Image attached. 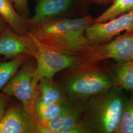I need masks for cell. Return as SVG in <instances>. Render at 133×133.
Listing matches in <instances>:
<instances>
[{
	"label": "cell",
	"instance_id": "cell-4",
	"mask_svg": "<svg viewBox=\"0 0 133 133\" xmlns=\"http://www.w3.org/2000/svg\"><path fill=\"white\" fill-rule=\"evenodd\" d=\"M36 71V60L34 58H30L2 90L6 95L19 100L34 117L38 85Z\"/></svg>",
	"mask_w": 133,
	"mask_h": 133
},
{
	"label": "cell",
	"instance_id": "cell-24",
	"mask_svg": "<svg viewBox=\"0 0 133 133\" xmlns=\"http://www.w3.org/2000/svg\"><path fill=\"white\" fill-rule=\"evenodd\" d=\"M112 0H91V3H94L97 5H107L110 3Z\"/></svg>",
	"mask_w": 133,
	"mask_h": 133
},
{
	"label": "cell",
	"instance_id": "cell-10",
	"mask_svg": "<svg viewBox=\"0 0 133 133\" xmlns=\"http://www.w3.org/2000/svg\"><path fill=\"white\" fill-rule=\"evenodd\" d=\"M38 123L22 104H9L1 121L0 133H37Z\"/></svg>",
	"mask_w": 133,
	"mask_h": 133
},
{
	"label": "cell",
	"instance_id": "cell-19",
	"mask_svg": "<svg viewBox=\"0 0 133 133\" xmlns=\"http://www.w3.org/2000/svg\"><path fill=\"white\" fill-rule=\"evenodd\" d=\"M15 9L20 15L25 18H29V8L28 0H11Z\"/></svg>",
	"mask_w": 133,
	"mask_h": 133
},
{
	"label": "cell",
	"instance_id": "cell-7",
	"mask_svg": "<svg viewBox=\"0 0 133 133\" xmlns=\"http://www.w3.org/2000/svg\"><path fill=\"white\" fill-rule=\"evenodd\" d=\"M91 0H36L32 22L57 18H76L86 15Z\"/></svg>",
	"mask_w": 133,
	"mask_h": 133
},
{
	"label": "cell",
	"instance_id": "cell-17",
	"mask_svg": "<svg viewBox=\"0 0 133 133\" xmlns=\"http://www.w3.org/2000/svg\"><path fill=\"white\" fill-rule=\"evenodd\" d=\"M68 99L59 101L43 108L36 109L34 111V118L38 123L45 124L54 119L62 111Z\"/></svg>",
	"mask_w": 133,
	"mask_h": 133
},
{
	"label": "cell",
	"instance_id": "cell-8",
	"mask_svg": "<svg viewBox=\"0 0 133 133\" xmlns=\"http://www.w3.org/2000/svg\"><path fill=\"white\" fill-rule=\"evenodd\" d=\"M133 31V10L105 22H95L86 31L90 44L107 43L124 31Z\"/></svg>",
	"mask_w": 133,
	"mask_h": 133
},
{
	"label": "cell",
	"instance_id": "cell-15",
	"mask_svg": "<svg viewBox=\"0 0 133 133\" xmlns=\"http://www.w3.org/2000/svg\"><path fill=\"white\" fill-rule=\"evenodd\" d=\"M30 58L23 55L9 61L0 62V91H2L20 68Z\"/></svg>",
	"mask_w": 133,
	"mask_h": 133
},
{
	"label": "cell",
	"instance_id": "cell-20",
	"mask_svg": "<svg viewBox=\"0 0 133 133\" xmlns=\"http://www.w3.org/2000/svg\"><path fill=\"white\" fill-rule=\"evenodd\" d=\"M10 96L3 92H0V121L10 103Z\"/></svg>",
	"mask_w": 133,
	"mask_h": 133
},
{
	"label": "cell",
	"instance_id": "cell-11",
	"mask_svg": "<svg viewBox=\"0 0 133 133\" xmlns=\"http://www.w3.org/2000/svg\"><path fill=\"white\" fill-rule=\"evenodd\" d=\"M83 104L72 103L69 100L64 105L62 111L57 117L45 124L54 133L64 129L81 123L82 117Z\"/></svg>",
	"mask_w": 133,
	"mask_h": 133
},
{
	"label": "cell",
	"instance_id": "cell-5",
	"mask_svg": "<svg viewBox=\"0 0 133 133\" xmlns=\"http://www.w3.org/2000/svg\"><path fill=\"white\" fill-rule=\"evenodd\" d=\"M78 55L82 63L102 62L110 59L116 62L132 60L133 31H126L107 43L90 44Z\"/></svg>",
	"mask_w": 133,
	"mask_h": 133
},
{
	"label": "cell",
	"instance_id": "cell-13",
	"mask_svg": "<svg viewBox=\"0 0 133 133\" xmlns=\"http://www.w3.org/2000/svg\"><path fill=\"white\" fill-rule=\"evenodd\" d=\"M109 71L115 87L133 92V61L113 62L109 60L102 61Z\"/></svg>",
	"mask_w": 133,
	"mask_h": 133
},
{
	"label": "cell",
	"instance_id": "cell-9",
	"mask_svg": "<svg viewBox=\"0 0 133 133\" xmlns=\"http://www.w3.org/2000/svg\"><path fill=\"white\" fill-rule=\"evenodd\" d=\"M37 51V44L29 32L19 35L9 26L0 35V55L12 59L21 55L34 58Z\"/></svg>",
	"mask_w": 133,
	"mask_h": 133
},
{
	"label": "cell",
	"instance_id": "cell-25",
	"mask_svg": "<svg viewBox=\"0 0 133 133\" xmlns=\"http://www.w3.org/2000/svg\"><path fill=\"white\" fill-rule=\"evenodd\" d=\"M132 60H133V59H132Z\"/></svg>",
	"mask_w": 133,
	"mask_h": 133
},
{
	"label": "cell",
	"instance_id": "cell-12",
	"mask_svg": "<svg viewBox=\"0 0 133 133\" xmlns=\"http://www.w3.org/2000/svg\"><path fill=\"white\" fill-rule=\"evenodd\" d=\"M66 99L54 78H42L38 81L37 85L34 111L50 104Z\"/></svg>",
	"mask_w": 133,
	"mask_h": 133
},
{
	"label": "cell",
	"instance_id": "cell-21",
	"mask_svg": "<svg viewBox=\"0 0 133 133\" xmlns=\"http://www.w3.org/2000/svg\"><path fill=\"white\" fill-rule=\"evenodd\" d=\"M58 133H86V131L81 123L71 127L64 129Z\"/></svg>",
	"mask_w": 133,
	"mask_h": 133
},
{
	"label": "cell",
	"instance_id": "cell-6",
	"mask_svg": "<svg viewBox=\"0 0 133 133\" xmlns=\"http://www.w3.org/2000/svg\"><path fill=\"white\" fill-rule=\"evenodd\" d=\"M37 46L34 59L36 62V78H53L60 71L82 63L78 55L61 52L38 41L30 33Z\"/></svg>",
	"mask_w": 133,
	"mask_h": 133
},
{
	"label": "cell",
	"instance_id": "cell-16",
	"mask_svg": "<svg viewBox=\"0 0 133 133\" xmlns=\"http://www.w3.org/2000/svg\"><path fill=\"white\" fill-rule=\"evenodd\" d=\"M112 4L99 16L95 22H105L133 10V0H112Z\"/></svg>",
	"mask_w": 133,
	"mask_h": 133
},
{
	"label": "cell",
	"instance_id": "cell-1",
	"mask_svg": "<svg viewBox=\"0 0 133 133\" xmlns=\"http://www.w3.org/2000/svg\"><path fill=\"white\" fill-rule=\"evenodd\" d=\"M91 14L76 18H57L32 22L28 32L40 42L59 51L78 55L90 44L86 29L94 23Z\"/></svg>",
	"mask_w": 133,
	"mask_h": 133
},
{
	"label": "cell",
	"instance_id": "cell-14",
	"mask_svg": "<svg viewBox=\"0 0 133 133\" xmlns=\"http://www.w3.org/2000/svg\"><path fill=\"white\" fill-rule=\"evenodd\" d=\"M0 16L16 33L19 35L28 33L31 20L20 14L11 0H0Z\"/></svg>",
	"mask_w": 133,
	"mask_h": 133
},
{
	"label": "cell",
	"instance_id": "cell-23",
	"mask_svg": "<svg viewBox=\"0 0 133 133\" xmlns=\"http://www.w3.org/2000/svg\"><path fill=\"white\" fill-rule=\"evenodd\" d=\"M9 25L7 24L4 19L0 16V35L4 31V30Z\"/></svg>",
	"mask_w": 133,
	"mask_h": 133
},
{
	"label": "cell",
	"instance_id": "cell-3",
	"mask_svg": "<svg viewBox=\"0 0 133 133\" xmlns=\"http://www.w3.org/2000/svg\"><path fill=\"white\" fill-rule=\"evenodd\" d=\"M127 97L114 87L92 97L84 104L81 123L86 133H114Z\"/></svg>",
	"mask_w": 133,
	"mask_h": 133
},
{
	"label": "cell",
	"instance_id": "cell-2",
	"mask_svg": "<svg viewBox=\"0 0 133 133\" xmlns=\"http://www.w3.org/2000/svg\"><path fill=\"white\" fill-rule=\"evenodd\" d=\"M57 74L54 80L66 99L76 104H83L92 97L115 87L103 62L82 63Z\"/></svg>",
	"mask_w": 133,
	"mask_h": 133
},
{
	"label": "cell",
	"instance_id": "cell-18",
	"mask_svg": "<svg viewBox=\"0 0 133 133\" xmlns=\"http://www.w3.org/2000/svg\"><path fill=\"white\" fill-rule=\"evenodd\" d=\"M114 133H133V92L125 101L118 126Z\"/></svg>",
	"mask_w": 133,
	"mask_h": 133
},
{
	"label": "cell",
	"instance_id": "cell-22",
	"mask_svg": "<svg viewBox=\"0 0 133 133\" xmlns=\"http://www.w3.org/2000/svg\"><path fill=\"white\" fill-rule=\"evenodd\" d=\"M37 133H55L48 126L44 124L38 123Z\"/></svg>",
	"mask_w": 133,
	"mask_h": 133
}]
</instances>
